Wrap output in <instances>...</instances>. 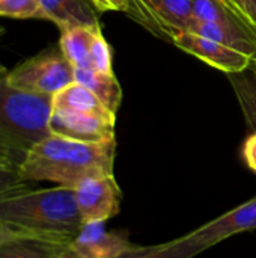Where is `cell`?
<instances>
[{
  "instance_id": "1",
  "label": "cell",
  "mask_w": 256,
  "mask_h": 258,
  "mask_svg": "<svg viewBox=\"0 0 256 258\" xmlns=\"http://www.w3.org/2000/svg\"><path fill=\"white\" fill-rule=\"evenodd\" d=\"M116 142H80L50 135L33 145L18 168L30 183L50 181L74 189L91 177L112 175Z\"/></svg>"
},
{
  "instance_id": "2",
  "label": "cell",
  "mask_w": 256,
  "mask_h": 258,
  "mask_svg": "<svg viewBox=\"0 0 256 258\" xmlns=\"http://www.w3.org/2000/svg\"><path fill=\"white\" fill-rule=\"evenodd\" d=\"M0 221L62 246H69L83 225L74 189L65 186L27 187L0 198Z\"/></svg>"
},
{
  "instance_id": "3",
  "label": "cell",
  "mask_w": 256,
  "mask_h": 258,
  "mask_svg": "<svg viewBox=\"0 0 256 258\" xmlns=\"http://www.w3.org/2000/svg\"><path fill=\"white\" fill-rule=\"evenodd\" d=\"M53 97L21 91L0 79V142L21 159L38 142L48 138Z\"/></svg>"
},
{
  "instance_id": "4",
  "label": "cell",
  "mask_w": 256,
  "mask_h": 258,
  "mask_svg": "<svg viewBox=\"0 0 256 258\" xmlns=\"http://www.w3.org/2000/svg\"><path fill=\"white\" fill-rule=\"evenodd\" d=\"M5 80L21 91L53 97L74 82V68L60 48H48L18 63Z\"/></svg>"
},
{
  "instance_id": "5",
  "label": "cell",
  "mask_w": 256,
  "mask_h": 258,
  "mask_svg": "<svg viewBox=\"0 0 256 258\" xmlns=\"http://www.w3.org/2000/svg\"><path fill=\"white\" fill-rule=\"evenodd\" d=\"M127 14L169 41L186 32L195 18L193 0H131Z\"/></svg>"
},
{
  "instance_id": "6",
  "label": "cell",
  "mask_w": 256,
  "mask_h": 258,
  "mask_svg": "<svg viewBox=\"0 0 256 258\" xmlns=\"http://www.w3.org/2000/svg\"><path fill=\"white\" fill-rule=\"evenodd\" d=\"M74 195L83 224L107 222L121 210L122 192L113 174L83 180L74 187Z\"/></svg>"
},
{
  "instance_id": "7",
  "label": "cell",
  "mask_w": 256,
  "mask_h": 258,
  "mask_svg": "<svg viewBox=\"0 0 256 258\" xmlns=\"http://www.w3.org/2000/svg\"><path fill=\"white\" fill-rule=\"evenodd\" d=\"M69 246L81 258H124L142 248L131 243L127 231L107 230L104 221L84 222Z\"/></svg>"
},
{
  "instance_id": "8",
  "label": "cell",
  "mask_w": 256,
  "mask_h": 258,
  "mask_svg": "<svg viewBox=\"0 0 256 258\" xmlns=\"http://www.w3.org/2000/svg\"><path fill=\"white\" fill-rule=\"evenodd\" d=\"M50 132L80 142H107L115 139V116L53 109Z\"/></svg>"
},
{
  "instance_id": "9",
  "label": "cell",
  "mask_w": 256,
  "mask_h": 258,
  "mask_svg": "<svg viewBox=\"0 0 256 258\" xmlns=\"http://www.w3.org/2000/svg\"><path fill=\"white\" fill-rule=\"evenodd\" d=\"M174 45L181 48L186 53L193 54L195 57L207 62L208 65L225 71L226 74H235L247 70L253 59L241 51H237L234 48H229L214 39L190 33V32H181L178 33L172 41Z\"/></svg>"
},
{
  "instance_id": "10",
  "label": "cell",
  "mask_w": 256,
  "mask_h": 258,
  "mask_svg": "<svg viewBox=\"0 0 256 258\" xmlns=\"http://www.w3.org/2000/svg\"><path fill=\"white\" fill-rule=\"evenodd\" d=\"M193 17L217 24L226 33L231 48L256 60L255 38L226 0H193Z\"/></svg>"
},
{
  "instance_id": "11",
  "label": "cell",
  "mask_w": 256,
  "mask_h": 258,
  "mask_svg": "<svg viewBox=\"0 0 256 258\" xmlns=\"http://www.w3.org/2000/svg\"><path fill=\"white\" fill-rule=\"evenodd\" d=\"M256 230V197L247 203L232 209L217 219L192 231L190 236L196 239L205 249L229 239L235 234Z\"/></svg>"
},
{
  "instance_id": "12",
  "label": "cell",
  "mask_w": 256,
  "mask_h": 258,
  "mask_svg": "<svg viewBox=\"0 0 256 258\" xmlns=\"http://www.w3.org/2000/svg\"><path fill=\"white\" fill-rule=\"evenodd\" d=\"M47 21L54 23L60 30L72 26L100 24L95 8L89 0H39Z\"/></svg>"
},
{
  "instance_id": "13",
  "label": "cell",
  "mask_w": 256,
  "mask_h": 258,
  "mask_svg": "<svg viewBox=\"0 0 256 258\" xmlns=\"http://www.w3.org/2000/svg\"><path fill=\"white\" fill-rule=\"evenodd\" d=\"M74 82L91 89L116 115L122 101V89L113 73H103L95 68H74Z\"/></svg>"
},
{
  "instance_id": "14",
  "label": "cell",
  "mask_w": 256,
  "mask_h": 258,
  "mask_svg": "<svg viewBox=\"0 0 256 258\" xmlns=\"http://www.w3.org/2000/svg\"><path fill=\"white\" fill-rule=\"evenodd\" d=\"M97 26H72L60 30L59 48L72 68H92L91 45Z\"/></svg>"
},
{
  "instance_id": "15",
  "label": "cell",
  "mask_w": 256,
  "mask_h": 258,
  "mask_svg": "<svg viewBox=\"0 0 256 258\" xmlns=\"http://www.w3.org/2000/svg\"><path fill=\"white\" fill-rule=\"evenodd\" d=\"M53 109L95 113L101 116H115V113H112L91 89L77 82L69 83L53 95Z\"/></svg>"
},
{
  "instance_id": "16",
  "label": "cell",
  "mask_w": 256,
  "mask_h": 258,
  "mask_svg": "<svg viewBox=\"0 0 256 258\" xmlns=\"http://www.w3.org/2000/svg\"><path fill=\"white\" fill-rule=\"evenodd\" d=\"M62 248L35 236H20L0 245V258H53Z\"/></svg>"
},
{
  "instance_id": "17",
  "label": "cell",
  "mask_w": 256,
  "mask_h": 258,
  "mask_svg": "<svg viewBox=\"0 0 256 258\" xmlns=\"http://www.w3.org/2000/svg\"><path fill=\"white\" fill-rule=\"evenodd\" d=\"M207 251L190 234L172 240L169 243L151 248H140L124 258H193Z\"/></svg>"
},
{
  "instance_id": "18",
  "label": "cell",
  "mask_w": 256,
  "mask_h": 258,
  "mask_svg": "<svg viewBox=\"0 0 256 258\" xmlns=\"http://www.w3.org/2000/svg\"><path fill=\"white\" fill-rule=\"evenodd\" d=\"M238 100L243 106V110L246 113L247 122L249 125L256 130V60L252 62V65L241 71V73H235V74H229Z\"/></svg>"
},
{
  "instance_id": "19",
  "label": "cell",
  "mask_w": 256,
  "mask_h": 258,
  "mask_svg": "<svg viewBox=\"0 0 256 258\" xmlns=\"http://www.w3.org/2000/svg\"><path fill=\"white\" fill-rule=\"evenodd\" d=\"M0 18L47 20L39 0H0Z\"/></svg>"
},
{
  "instance_id": "20",
  "label": "cell",
  "mask_w": 256,
  "mask_h": 258,
  "mask_svg": "<svg viewBox=\"0 0 256 258\" xmlns=\"http://www.w3.org/2000/svg\"><path fill=\"white\" fill-rule=\"evenodd\" d=\"M30 184L23 178L17 163H0V198L27 189Z\"/></svg>"
},
{
  "instance_id": "21",
  "label": "cell",
  "mask_w": 256,
  "mask_h": 258,
  "mask_svg": "<svg viewBox=\"0 0 256 258\" xmlns=\"http://www.w3.org/2000/svg\"><path fill=\"white\" fill-rule=\"evenodd\" d=\"M91 62L92 68L103 71V73H113L112 68V50L107 44L106 38L103 36L101 27L98 26L94 32V39L91 45Z\"/></svg>"
},
{
  "instance_id": "22",
  "label": "cell",
  "mask_w": 256,
  "mask_h": 258,
  "mask_svg": "<svg viewBox=\"0 0 256 258\" xmlns=\"http://www.w3.org/2000/svg\"><path fill=\"white\" fill-rule=\"evenodd\" d=\"M256 41V0H226Z\"/></svg>"
},
{
  "instance_id": "23",
  "label": "cell",
  "mask_w": 256,
  "mask_h": 258,
  "mask_svg": "<svg viewBox=\"0 0 256 258\" xmlns=\"http://www.w3.org/2000/svg\"><path fill=\"white\" fill-rule=\"evenodd\" d=\"M89 2L100 12H107V11L128 12L131 5V0H89Z\"/></svg>"
},
{
  "instance_id": "24",
  "label": "cell",
  "mask_w": 256,
  "mask_h": 258,
  "mask_svg": "<svg viewBox=\"0 0 256 258\" xmlns=\"http://www.w3.org/2000/svg\"><path fill=\"white\" fill-rule=\"evenodd\" d=\"M243 157L246 160V165L256 174V130L244 142Z\"/></svg>"
},
{
  "instance_id": "25",
  "label": "cell",
  "mask_w": 256,
  "mask_h": 258,
  "mask_svg": "<svg viewBox=\"0 0 256 258\" xmlns=\"http://www.w3.org/2000/svg\"><path fill=\"white\" fill-rule=\"evenodd\" d=\"M20 236H30V234H27V233H24L21 230H17L14 227H9V225H6L5 222L0 221V245L11 240V239L20 237Z\"/></svg>"
},
{
  "instance_id": "26",
  "label": "cell",
  "mask_w": 256,
  "mask_h": 258,
  "mask_svg": "<svg viewBox=\"0 0 256 258\" xmlns=\"http://www.w3.org/2000/svg\"><path fill=\"white\" fill-rule=\"evenodd\" d=\"M21 157L14 153L8 145H5L3 142H0V163H17L20 165Z\"/></svg>"
},
{
  "instance_id": "27",
  "label": "cell",
  "mask_w": 256,
  "mask_h": 258,
  "mask_svg": "<svg viewBox=\"0 0 256 258\" xmlns=\"http://www.w3.org/2000/svg\"><path fill=\"white\" fill-rule=\"evenodd\" d=\"M53 258H81V257H80L78 254H75V252L71 249V246H65V248L59 249V251H57V254H56Z\"/></svg>"
},
{
  "instance_id": "28",
  "label": "cell",
  "mask_w": 256,
  "mask_h": 258,
  "mask_svg": "<svg viewBox=\"0 0 256 258\" xmlns=\"http://www.w3.org/2000/svg\"><path fill=\"white\" fill-rule=\"evenodd\" d=\"M3 32H5V29H3V27H0V38H2ZM6 73H8V71H6V70L2 67V63H0V79H2V77H5V76H6Z\"/></svg>"
}]
</instances>
